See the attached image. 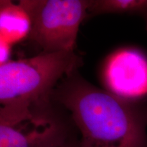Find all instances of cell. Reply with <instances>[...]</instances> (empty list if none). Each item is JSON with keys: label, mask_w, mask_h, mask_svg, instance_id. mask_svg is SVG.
Wrapping results in <instances>:
<instances>
[{"label": "cell", "mask_w": 147, "mask_h": 147, "mask_svg": "<svg viewBox=\"0 0 147 147\" xmlns=\"http://www.w3.org/2000/svg\"><path fill=\"white\" fill-rule=\"evenodd\" d=\"M11 45L8 42L0 40V63L1 65L10 61L9 57L11 52Z\"/></svg>", "instance_id": "cell-8"}, {"label": "cell", "mask_w": 147, "mask_h": 147, "mask_svg": "<svg viewBox=\"0 0 147 147\" xmlns=\"http://www.w3.org/2000/svg\"><path fill=\"white\" fill-rule=\"evenodd\" d=\"M51 99L68 110L80 147H147V102L101 89L77 71L58 84Z\"/></svg>", "instance_id": "cell-1"}, {"label": "cell", "mask_w": 147, "mask_h": 147, "mask_svg": "<svg viewBox=\"0 0 147 147\" xmlns=\"http://www.w3.org/2000/svg\"><path fill=\"white\" fill-rule=\"evenodd\" d=\"M104 78L110 92L138 100L147 95V59L134 49L117 51L108 59Z\"/></svg>", "instance_id": "cell-5"}, {"label": "cell", "mask_w": 147, "mask_h": 147, "mask_svg": "<svg viewBox=\"0 0 147 147\" xmlns=\"http://www.w3.org/2000/svg\"><path fill=\"white\" fill-rule=\"evenodd\" d=\"M59 147H80V142L78 138H74Z\"/></svg>", "instance_id": "cell-9"}, {"label": "cell", "mask_w": 147, "mask_h": 147, "mask_svg": "<svg viewBox=\"0 0 147 147\" xmlns=\"http://www.w3.org/2000/svg\"><path fill=\"white\" fill-rule=\"evenodd\" d=\"M51 101L1 106L0 147H59L77 137L71 117L55 110Z\"/></svg>", "instance_id": "cell-3"}, {"label": "cell", "mask_w": 147, "mask_h": 147, "mask_svg": "<svg viewBox=\"0 0 147 147\" xmlns=\"http://www.w3.org/2000/svg\"><path fill=\"white\" fill-rule=\"evenodd\" d=\"M31 29V18L19 3L0 1V40L12 45L28 37Z\"/></svg>", "instance_id": "cell-6"}, {"label": "cell", "mask_w": 147, "mask_h": 147, "mask_svg": "<svg viewBox=\"0 0 147 147\" xmlns=\"http://www.w3.org/2000/svg\"><path fill=\"white\" fill-rule=\"evenodd\" d=\"M83 64L74 51L41 53L30 58L10 60L0 65L1 105H34L51 101L63 79Z\"/></svg>", "instance_id": "cell-2"}, {"label": "cell", "mask_w": 147, "mask_h": 147, "mask_svg": "<svg viewBox=\"0 0 147 147\" xmlns=\"http://www.w3.org/2000/svg\"><path fill=\"white\" fill-rule=\"evenodd\" d=\"M132 14L144 18L147 29V0H95L91 1L88 17L102 14Z\"/></svg>", "instance_id": "cell-7"}, {"label": "cell", "mask_w": 147, "mask_h": 147, "mask_svg": "<svg viewBox=\"0 0 147 147\" xmlns=\"http://www.w3.org/2000/svg\"><path fill=\"white\" fill-rule=\"evenodd\" d=\"M91 3L87 0L20 1L32 21L29 39L41 53L74 51L79 27L88 17Z\"/></svg>", "instance_id": "cell-4"}]
</instances>
